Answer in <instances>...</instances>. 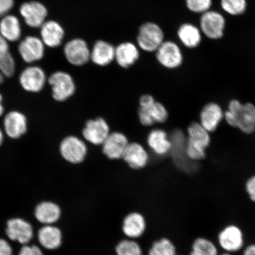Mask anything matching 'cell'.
I'll return each mask as SVG.
<instances>
[{"label": "cell", "instance_id": "cell-25", "mask_svg": "<svg viewBox=\"0 0 255 255\" xmlns=\"http://www.w3.org/2000/svg\"><path fill=\"white\" fill-rule=\"evenodd\" d=\"M200 117V124L208 132H213L223 119V111L218 104L210 103L203 108Z\"/></svg>", "mask_w": 255, "mask_h": 255}, {"label": "cell", "instance_id": "cell-39", "mask_svg": "<svg viewBox=\"0 0 255 255\" xmlns=\"http://www.w3.org/2000/svg\"><path fill=\"white\" fill-rule=\"evenodd\" d=\"M7 51H8L7 40L0 33V52H7Z\"/></svg>", "mask_w": 255, "mask_h": 255}, {"label": "cell", "instance_id": "cell-38", "mask_svg": "<svg viewBox=\"0 0 255 255\" xmlns=\"http://www.w3.org/2000/svg\"><path fill=\"white\" fill-rule=\"evenodd\" d=\"M0 255H12V249L7 241L0 238Z\"/></svg>", "mask_w": 255, "mask_h": 255}, {"label": "cell", "instance_id": "cell-19", "mask_svg": "<svg viewBox=\"0 0 255 255\" xmlns=\"http://www.w3.org/2000/svg\"><path fill=\"white\" fill-rule=\"evenodd\" d=\"M18 50L22 58L28 63L40 60L44 55L43 41L36 37L25 38L19 45Z\"/></svg>", "mask_w": 255, "mask_h": 255}, {"label": "cell", "instance_id": "cell-32", "mask_svg": "<svg viewBox=\"0 0 255 255\" xmlns=\"http://www.w3.org/2000/svg\"><path fill=\"white\" fill-rule=\"evenodd\" d=\"M222 9L228 14L239 15L247 10V0H221Z\"/></svg>", "mask_w": 255, "mask_h": 255}, {"label": "cell", "instance_id": "cell-14", "mask_svg": "<svg viewBox=\"0 0 255 255\" xmlns=\"http://www.w3.org/2000/svg\"><path fill=\"white\" fill-rule=\"evenodd\" d=\"M129 142L128 139L123 133L111 132L101 145L102 151L108 159H122Z\"/></svg>", "mask_w": 255, "mask_h": 255}, {"label": "cell", "instance_id": "cell-36", "mask_svg": "<svg viewBox=\"0 0 255 255\" xmlns=\"http://www.w3.org/2000/svg\"><path fill=\"white\" fill-rule=\"evenodd\" d=\"M246 191L250 199L255 203V175L247 181Z\"/></svg>", "mask_w": 255, "mask_h": 255}, {"label": "cell", "instance_id": "cell-35", "mask_svg": "<svg viewBox=\"0 0 255 255\" xmlns=\"http://www.w3.org/2000/svg\"><path fill=\"white\" fill-rule=\"evenodd\" d=\"M18 255H44L40 248L36 245H24L21 248Z\"/></svg>", "mask_w": 255, "mask_h": 255}, {"label": "cell", "instance_id": "cell-7", "mask_svg": "<svg viewBox=\"0 0 255 255\" xmlns=\"http://www.w3.org/2000/svg\"><path fill=\"white\" fill-rule=\"evenodd\" d=\"M218 242L219 247L225 251V253H238L244 247L243 231L237 225L226 226L219 233Z\"/></svg>", "mask_w": 255, "mask_h": 255}, {"label": "cell", "instance_id": "cell-31", "mask_svg": "<svg viewBox=\"0 0 255 255\" xmlns=\"http://www.w3.org/2000/svg\"><path fill=\"white\" fill-rule=\"evenodd\" d=\"M189 255H219L218 247L210 239L199 237L191 244Z\"/></svg>", "mask_w": 255, "mask_h": 255}, {"label": "cell", "instance_id": "cell-1", "mask_svg": "<svg viewBox=\"0 0 255 255\" xmlns=\"http://www.w3.org/2000/svg\"><path fill=\"white\" fill-rule=\"evenodd\" d=\"M225 117L232 127H237L242 132L253 133L255 130V107L253 104H242L237 100L229 103V110Z\"/></svg>", "mask_w": 255, "mask_h": 255}, {"label": "cell", "instance_id": "cell-18", "mask_svg": "<svg viewBox=\"0 0 255 255\" xmlns=\"http://www.w3.org/2000/svg\"><path fill=\"white\" fill-rule=\"evenodd\" d=\"M146 143L148 147L147 151L151 150L157 155L167 154L171 148V142L166 130L156 125L149 132L146 138Z\"/></svg>", "mask_w": 255, "mask_h": 255}, {"label": "cell", "instance_id": "cell-11", "mask_svg": "<svg viewBox=\"0 0 255 255\" xmlns=\"http://www.w3.org/2000/svg\"><path fill=\"white\" fill-rule=\"evenodd\" d=\"M138 116L140 124L145 127H151L157 124H163L168 119V112L164 105L155 101L146 107H139Z\"/></svg>", "mask_w": 255, "mask_h": 255}, {"label": "cell", "instance_id": "cell-22", "mask_svg": "<svg viewBox=\"0 0 255 255\" xmlns=\"http://www.w3.org/2000/svg\"><path fill=\"white\" fill-rule=\"evenodd\" d=\"M5 131L12 139L20 138L27 131V119L24 115L17 111H12L4 120Z\"/></svg>", "mask_w": 255, "mask_h": 255}, {"label": "cell", "instance_id": "cell-23", "mask_svg": "<svg viewBox=\"0 0 255 255\" xmlns=\"http://www.w3.org/2000/svg\"><path fill=\"white\" fill-rule=\"evenodd\" d=\"M38 240L41 247L48 250H56L62 246V232L53 225H44L38 232Z\"/></svg>", "mask_w": 255, "mask_h": 255}, {"label": "cell", "instance_id": "cell-2", "mask_svg": "<svg viewBox=\"0 0 255 255\" xmlns=\"http://www.w3.org/2000/svg\"><path fill=\"white\" fill-rule=\"evenodd\" d=\"M186 154L191 160H202L206 157L205 149L210 139L208 131L200 123L193 122L186 129Z\"/></svg>", "mask_w": 255, "mask_h": 255}, {"label": "cell", "instance_id": "cell-5", "mask_svg": "<svg viewBox=\"0 0 255 255\" xmlns=\"http://www.w3.org/2000/svg\"><path fill=\"white\" fill-rule=\"evenodd\" d=\"M164 33L158 25L146 23L139 28L137 42L143 50L148 52H156L164 42Z\"/></svg>", "mask_w": 255, "mask_h": 255}, {"label": "cell", "instance_id": "cell-41", "mask_svg": "<svg viewBox=\"0 0 255 255\" xmlns=\"http://www.w3.org/2000/svg\"><path fill=\"white\" fill-rule=\"evenodd\" d=\"M2 100V96L1 94H0V117H1L3 113H4V108H3V106L1 104Z\"/></svg>", "mask_w": 255, "mask_h": 255}, {"label": "cell", "instance_id": "cell-4", "mask_svg": "<svg viewBox=\"0 0 255 255\" xmlns=\"http://www.w3.org/2000/svg\"><path fill=\"white\" fill-rule=\"evenodd\" d=\"M49 83L52 88L54 100L59 103L69 100L75 94L77 89L74 79L66 72L53 73L49 78Z\"/></svg>", "mask_w": 255, "mask_h": 255}, {"label": "cell", "instance_id": "cell-33", "mask_svg": "<svg viewBox=\"0 0 255 255\" xmlns=\"http://www.w3.org/2000/svg\"><path fill=\"white\" fill-rule=\"evenodd\" d=\"M0 72L5 77H11L15 72V62L9 51L0 52Z\"/></svg>", "mask_w": 255, "mask_h": 255}, {"label": "cell", "instance_id": "cell-28", "mask_svg": "<svg viewBox=\"0 0 255 255\" xmlns=\"http://www.w3.org/2000/svg\"><path fill=\"white\" fill-rule=\"evenodd\" d=\"M0 33L7 41H15L21 36V27L14 15H7L0 21Z\"/></svg>", "mask_w": 255, "mask_h": 255}, {"label": "cell", "instance_id": "cell-37", "mask_svg": "<svg viewBox=\"0 0 255 255\" xmlns=\"http://www.w3.org/2000/svg\"><path fill=\"white\" fill-rule=\"evenodd\" d=\"M13 5L14 0H0V17L8 13Z\"/></svg>", "mask_w": 255, "mask_h": 255}, {"label": "cell", "instance_id": "cell-17", "mask_svg": "<svg viewBox=\"0 0 255 255\" xmlns=\"http://www.w3.org/2000/svg\"><path fill=\"white\" fill-rule=\"evenodd\" d=\"M20 12L25 23L33 28L41 27L47 15L45 6L37 1L24 3L20 7Z\"/></svg>", "mask_w": 255, "mask_h": 255}, {"label": "cell", "instance_id": "cell-9", "mask_svg": "<svg viewBox=\"0 0 255 255\" xmlns=\"http://www.w3.org/2000/svg\"><path fill=\"white\" fill-rule=\"evenodd\" d=\"M200 25L202 33L207 37L218 40L224 34L226 20L221 13L210 9L201 16Z\"/></svg>", "mask_w": 255, "mask_h": 255}, {"label": "cell", "instance_id": "cell-21", "mask_svg": "<svg viewBox=\"0 0 255 255\" xmlns=\"http://www.w3.org/2000/svg\"><path fill=\"white\" fill-rule=\"evenodd\" d=\"M139 57L138 48L132 43H121L116 48L115 60L121 68L128 69L135 65Z\"/></svg>", "mask_w": 255, "mask_h": 255}, {"label": "cell", "instance_id": "cell-34", "mask_svg": "<svg viewBox=\"0 0 255 255\" xmlns=\"http://www.w3.org/2000/svg\"><path fill=\"white\" fill-rule=\"evenodd\" d=\"M186 3L189 10L202 14L211 8L212 0H186Z\"/></svg>", "mask_w": 255, "mask_h": 255}, {"label": "cell", "instance_id": "cell-40", "mask_svg": "<svg viewBox=\"0 0 255 255\" xmlns=\"http://www.w3.org/2000/svg\"><path fill=\"white\" fill-rule=\"evenodd\" d=\"M243 255H255V244L249 245L245 248Z\"/></svg>", "mask_w": 255, "mask_h": 255}, {"label": "cell", "instance_id": "cell-15", "mask_svg": "<svg viewBox=\"0 0 255 255\" xmlns=\"http://www.w3.org/2000/svg\"><path fill=\"white\" fill-rule=\"evenodd\" d=\"M122 159L130 168L139 170L144 168L148 164L149 154L141 143L130 142L127 146Z\"/></svg>", "mask_w": 255, "mask_h": 255}, {"label": "cell", "instance_id": "cell-10", "mask_svg": "<svg viewBox=\"0 0 255 255\" xmlns=\"http://www.w3.org/2000/svg\"><path fill=\"white\" fill-rule=\"evenodd\" d=\"M156 58L163 68L173 70L182 65L183 56L180 48L173 41H164L156 51Z\"/></svg>", "mask_w": 255, "mask_h": 255}, {"label": "cell", "instance_id": "cell-3", "mask_svg": "<svg viewBox=\"0 0 255 255\" xmlns=\"http://www.w3.org/2000/svg\"><path fill=\"white\" fill-rule=\"evenodd\" d=\"M59 151L62 158L68 163L78 165L85 161L88 151L87 143L76 135H68L60 143Z\"/></svg>", "mask_w": 255, "mask_h": 255}, {"label": "cell", "instance_id": "cell-6", "mask_svg": "<svg viewBox=\"0 0 255 255\" xmlns=\"http://www.w3.org/2000/svg\"><path fill=\"white\" fill-rule=\"evenodd\" d=\"M111 133L109 124L103 117L86 121L82 130V139L95 146H101Z\"/></svg>", "mask_w": 255, "mask_h": 255}, {"label": "cell", "instance_id": "cell-26", "mask_svg": "<svg viewBox=\"0 0 255 255\" xmlns=\"http://www.w3.org/2000/svg\"><path fill=\"white\" fill-rule=\"evenodd\" d=\"M65 35L63 28L55 21L44 22L41 27V36L43 43L50 47H56L61 44Z\"/></svg>", "mask_w": 255, "mask_h": 255}, {"label": "cell", "instance_id": "cell-30", "mask_svg": "<svg viewBox=\"0 0 255 255\" xmlns=\"http://www.w3.org/2000/svg\"><path fill=\"white\" fill-rule=\"evenodd\" d=\"M114 253L116 255H144L143 248L138 240L127 238L117 242Z\"/></svg>", "mask_w": 255, "mask_h": 255}, {"label": "cell", "instance_id": "cell-43", "mask_svg": "<svg viewBox=\"0 0 255 255\" xmlns=\"http://www.w3.org/2000/svg\"><path fill=\"white\" fill-rule=\"evenodd\" d=\"M3 81H4V76L0 72V84H1Z\"/></svg>", "mask_w": 255, "mask_h": 255}, {"label": "cell", "instance_id": "cell-27", "mask_svg": "<svg viewBox=\"0 0 255 255\" xmlns=\"http://www.w3.org/2000/svg\"><path fill=\"white\" fill-rule=\"evenodd\" d=\"M202 31L192 24L181 25L177 32L178 38L184 45L188 48H195L202 41Z\"/></svg>", "mask_w": 255, "mask_h": 255}, {"label": "cell", "instance_id": "cell-44", "mask_svg": "<svg viewBox=\"0 0 255 255\" xmlns=\"http://www.w3.org/2000/svg\"><path fill=\"white\" fill-rule=\"evenodd\" d=\"M219 255H233V254H230V253H223L222 254Z\"/></svg>", "mask_w": 255, "mask_h": 255}, {"label": "cell", "instance_id": "cell-20", "mask_svg": "<svg viewBox=\"0 0 255 255\" xmlns=\"http://www.w3.org/2000/svg\"><path fill=\"white\" fill-rule=\"evenodd\" d=\"M116 48L103 40L97 41L91 51V60L96 66L107 67L115 60Z\"/></svg>", "mask_w": 255, "mask_h": 255}, {"label": "cell", "instance_id": "cell-16", "mask_svg": "<svg viewBox=\"0 0 255 255\" xmlns=\"http://www.w3.org/2000/svg\"><path fill=\"white\" fill-rule=\"evenodd\" d=\"M46 77L43 70L38 66H30L21 73L20 83L25 91L37 93L42 90Z\"/></svg>", "mask_w": 255, "mask_h": 255}, {"label": "cell", "instance_id": "cell-42", "mask_svg": "<svg viewBox=\"0 0 255 255\" xmlns=\"http://www.w3.org/2000/svg\"><path fill=\"white\" fill-rule=\"evenodd\" d=\"M3 141V134L1 129H0V146L1 145Z\"/></svg>", "mask_w": 255, "mask_h": 255}, {"label": "cell", "instance_id": "cell-8", "mask_svg": "<svg viewBox=\"0 0 255 255\" xmlns=\"http://www.w3.org/2000/svg\"><path fill=\"white\" fill-rule=\"evenodd\" d=\"M148 222L143 213L138 211L128 213L121 222V229L124 238L138 240L145 234Z\"/></svg>", "mask_w": 255, "mask_h": 255}, {"label": "cell", "instance_id": "cell-13", "mask_svg": "<svg viewBox=\"0 0 255 255\" xmlns=\"http://www.w3.org/2000/svg\"><path fill=\"white\" fill-rule=\"evenodd\" d=\"M5 232L10 240L23 245L29 243L33 238V226L29 222L21 218L9 219Z\"/></svg>", "mask_w": 255, "mask_h": 255}, {"label": "cell", "instance_id": "cell-12", "mask_svg": "<svg viewBox=\"0 0 255 255\" xmlns=\"http://www.w3.org/2000/svg\"><path fill=\"white\" fill-rule=\"evenodd\" d=\"M64 53L69 63L75 66H84L91 60V51L87 42L81 39L69 41L64 47Z\"/></svg>", "mask_w": 255, "mask_h": 255}, {"label": "cell", "instance_id": "cell-29", "mask_svg": "<svg viewBox=\"0 0 255 255\" xmlns=\"http://www.w3.org/2000/svg\"><path fill=\"white\" fill-rule=\"evenodd\" d=\"M148 255H178L177 247L170 238L162 237L152 242Z\"/></svg>", "mask_w": 255, "mask_h": 255}, {"label": "cell", "instance_id": "cell-24", "mask_svg": "<svg viewBox=\"0 0 255 255\" xmlns=\"http://www.w3.org/2000/svg\"><path fill=\"white\" fill-rule=\"evenodd\" d=\"M35 218L44 225H52L61 218L62 210L56 203L43 202L37 205L34 210Z\"/></svg>", "mask_w": 255, "mask_h": 255}]
</instances>
